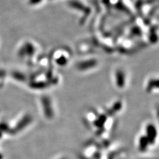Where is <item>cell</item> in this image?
Listing matches in <instances>:
<instances>
[{
    "instance_id": "cell-1",
    "label": "cell",
    "mask_w": 159,
    "mask_h": 159,
    "mask_svg": "<svg viewBox=\"0 0 159 159\" xmlns=\"http://www.w3.org/2000/svg\"><path fill=\"white\" fill-rule=\"evenodd\" d=\"M41 103L44 116L47 119H52L54 116V112L52 108L51 99L47 96H43L41 98Z\"/></svg>"
},
{
    "instance_id": "cell-2",
    "label": "cell",
    "mask_w": 159,
    "mask_h": 159,
    "mask_svg": "<svg viewBox=\"0 0 159 159\" xmlns=\"http://www.w3.org/2000/svg\"><path fill=\"white\" fill-rule=\"evenodd\" d=\"M98 62L95 59H89L79 62L77 64V68L80 70H87L97 66Z\"/></svg>"
},
{
    "instance_id": "cell-3",
    "label": "cell",
    "mask_w": 159,
    "mask_h": 159,
    "mask_svg": "<svg viewBox=\"0 0 159 159\" xmlns=\"http://www.w3.org/2000/svg\"><path fill=\"white\" fill-rule=\"evenodd\" d=\"M147 132V138L149 141V143L152 144L153 142H155V139L157 135V131L155 125L152 124H148L146 128Z\"/></svg>"
},
{
    "instance_id": "cell-4",
    "label": "cell",
    "mask_w": 159,
    "mask_h": 159,
    "mask_svg": "<svg viewBox=\"0 0 159 159\" xmlns=\"http://www.w3.org/2000/svg\"><path fill=\"white\" fill-rule=\"evenodd\" d=\"M116 81L117 86L119 88H122L125 86V74L121 70H118L116 72Z\"/></svg>"
},
{
    "instance_id": "cell-5",
    "label": "cell",
    "mask_w": 159,
    "mask_h": 159,
    "mask_svg": "<svg viewBox=\"0 0 159 159\" xmlns=\"http://www.w3.org/2000/svg\"><path fill=\"white\" fill-rule=\"evenodd\" d=\"M149 144V141L148 139L146 136H142L140 139V141H139V148H140V150L142 151H145L147 149V147H148Z\"/></svg>"
},
{
    "instance_id": "cell-6",
    "label": "cell",
    "mask_w": 159,
    "mask_h": 159,
    "mask_svg": "<svg viewBox=\"0 0 159 159\" xmlns=\"http://www.w3.org/2000/svg\"><path fill=\"white\" fill-rule=\"evenodd\" d=\"M48 86V84L44 82H37L35 83H33V86H31V87H33L34 88H37V89H43V88H45Z\"/></svg>"
},
{
    "instance_id": "cell-7",
    "label": "cell",
    "mask_w": 159,
    "mask_h": 159,
    "mask_svg": "<svg viewBox=\"0 0 159 159\" xmlns=\"http://www.w3.org/2000/svg\"><path fill=\"white\" fill-rule=\"evenodd\" d=\"M56 62H57V64H58V65L63 66H65L66 64H67L68 60L66 59V58L65 57L62 55V56H61L60 57H58L56 60Z\"/></svg>"
},
{
    "instance_id": "cell-8",
    "label": "cell",
    "mask_w": 159,
    "mask_h": 159,
    "mask_svg": "<svg viewBox=\"0 0 159 159\" xmlns=\"http://www.w3.org/2000/svg\"><path fill=\"white\" fill-rule=\"evenodd\" d=\"M155 88H158V81L157 80H154L151 81L148 84L147 86V92H151L152 91V89Z\"/></svg>"
}]
</instances>
